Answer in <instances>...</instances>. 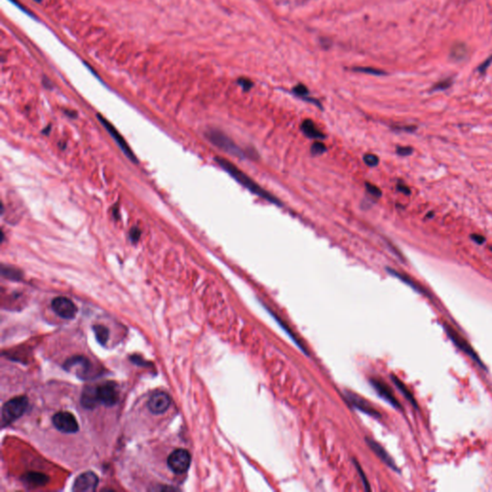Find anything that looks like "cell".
Returning <instances> with one entry per match:
<instances>
[{
	"label": "cell",
	"mask_w": 492,
	"mask_h": 492,
	"mask_svg": "<svg viewBox=\"0 0 492 492\" xmlns=\"http://www.w3.org/2000/svg\"><path fill=\"white\" fill-rule=\"evenodd\" d=\"M294 93L296 96L302 97L303 99H304V98L306 99V97H307V96L308 95V89H307V88H306L305 86H303V85H299V86L295 87V88H294Z\"/></svg>",
	"instance_id": "cell-29"
},
{
	"label": "cell",
	"mask_w": 492,
	"mask_h": 492,
	"mask_svg": "<svg viewBox=\"0 0 492 492\" xmlns=\"http://www.w3.org/2000/svg\"><path fill=\"white\" fill-rule=\"evenodd\" d=\"M22 480L32 486H43L48 483V477L40 472H29L22 476Z\"/></svg>",
	"instance_id": "cell-18"
},
{
	"label": "cell",
	"mask_w": 492,
	"mask_h": 492,
	"mask_svg": "<svg viewBox=\"0 0 492 492\" xmlns=\"http://www.w3.org/2000/svg\"><path fill=\"white\" fill-rule=\"evenodd\" d=\"M98 485V478L94 472H85L81 474L74 482V491H95Z\"/></svg>",
	"instance_id": "cell-10"
},
{
	"label": "cell",
	"mask_w": 492,
	"mask_h": 492,
	"mask_svg": "<svg viewBox=\"0 0 492 492\" xmlns=\"http://www.w3.org/2000/svg\"><path fill=\"white\" fill-rule=\"evenodd\" d=\"M367 441H368V445L370 446V448L374 451L375 454L378 455L384 463H386L388 466H390L392 470L399 472L398 467H397L396 464L394 463V461L392 460V458L389 455V453H388L385 449L382 448V446H381L379 443H377L376 441H372V440H368V439H367Z\"/></svg>",
	"instance_id": "cell-16"
},
{
	"label": "cell",
	"mask_w": 492,
	"mask_h": 492,
	"mask_svg": "<svg viewBox=\"0 0 492 492\" xmlns=\"http://www.w3.org/2000/svg\"><path fill=\"white\" fill-rule=\"evenodd\" d=\"M366 187H367V190H368V192L374 196L376 198H380L382 196V191L376 187L375 185L370 184V183H366Z\"/></svg>",
	"instance_id": "cell-28"
},
{
	"label": "cell",
	"mask_w": 492,
	"mask_h": 492,
	"mask_svg": "<svg viewBox=\"0 0 492 492\" xmlns=\"http://www.w3.org/2000/svg\"><path fill=\"white\" fill-rule=\"evenodd\" d=\"M97 118H98V120L102 123L103 126L105 127V129L109 132V134L112 136V138L116 140V142L118 143V147H120V149H121L122 152L127 156V158H128L129 160H131L132 162H138L136 157H135V155L133 154L132 150L130 149V147H128V144L126 143L124 139L120 136V134L118 133V130H117L113 125L111 124L110 122H109L107 119H105V118H103L102 116L97 115Z\"/></svg>",
	"instance_id": "cell-9"
},
{
	"label": "cell",
	"mask_w": 492,
	"mask_h": 492,
	"mask_svg": "<svg viewBox=\"0 0 492 492\" xmlns=\"http://www.w3.org/2000/svg\"><path fill=\"white\" fill-rule=\"evenodd\" d=\"M443 327H444L445 333H446V335L448 336L450 340H451L460 350H462L464 354H466L468 357H470L471 360H473L477 366H479L482 369L485 370V368H485L484 362L480 359V357L478 356L477 353L475 352V350L472 348V346H471L460 334H458L457 331H455L454 328H452L448 324H443Z\"/></svg>",
	"instance_id": "cell-3"
},
{
	"label": "cell",
	"mask_w": 492,
	"mask_h": 492,
	"mask_svg": "<svg viewBox=\"0 0 492 492\" xmlns=\"http://www.w3.org/2000/svg\"><path fill=\"white\" fill-rule=\"evenodd\" d=\"M433 216H434V212H433V211H430L429 213H427L425 218H426V220H432Z\"/></svg>",
	"instance_id": "cell-36"
},
{
	"label": "cell",
	"mask_w": 492,
	"mask_h": 492,
	"mask_svg": "<svg viewBox=\"0 0 492 492\" xmlns=\"http://www.w3.org/2000/svg\"><path fill=\"white\" fill-rule=\"evenodd\" d=\"M52 308L56 315L64 319H72L77 314V307L66 297H57L52 301Z\"/></svg>",
	"instance_id": "cell-8"
},
{
	"label": "cell",
	"mask_w": 492,
	"mask_h": 492,
	"mask_svg": "<svg viewBox=\"0 0 492 492\" xmlns=\"http://www.w3.org/2000/svg\"><path fill=\"white\" fill-rule=\"evenodd\" d=\"M27 397H15L9 400L2 408V422L4 424H10L13 421L20 418L27 410Z\"/></svg>",
	"instance_id": "cell-2"
},
{
	"label": "cell",
	"mask_w": 492,
	"mask_h": 492,
	"mask_svg": "<svg viewBox=\"0 0 492 492\" xmlns=\"http://www.w3.org/2000/svg\"><path fill=\"white\" fill-rule=\"evenodd\" d=\"M387 271L389 272L390 275H392L393 277H395L397 279L402 281L407 286L411 287V288H412L413 290H415L416 293L422 294V295L426 296V297L430 298V299L432 298V296L428 293V290H427L426 288L424 287H422L415 280L412 279L411 276H409V275H407V274H405V273H402V272L397 271L395 269L390 268V267H387Z\"/></svg>",
	"instance_id": "cell-14"
},
{
	"label": "cell",
	"mask_w": 492,
	"mask_h": 492,
	"mask_svg": "<svg viewBox=\"0 0 492 492\" xmlns=\"http://www.w3.org/2000/svg\"><path fill=\"white\" fill-rule=\"evenodd\" d=\"M191 461V455L187 450L177 449L169 455L168 465L172 472L176 474H183L189 469Z\"/></svg>",
	"instance_id": "cell-6"
},
{
	"label": "cell",
	"mask_w": 492,
	"mask_h": 492,
	"mask_svg": "<svg viewBox=\"0 0 492 492\" xmlns=\"http://www.w3.org/2000/svg\"><path fill=\"white\" fill-rule=\"evenodd\" d=\"M64 368L67 371H75L76 375L80 378H86L85 376H87L90 370V363L86 358L75 356L66 360Z\"/></svg>",
	"instance_id": "cell-11"
},
{
	"label": "cell",
	"mask_w": 492,
	"mask_h": 492,
	"mask_svg": "<svg viewBox=\"0 0 492 492\" xmlns=\"http://www.w3.org/2000/svg\"><path fill=\"white\" fill-rule=\"evenodd\" d=\"M414 152V149L413 147H396V153L397 155L401 156V157H408V156H411V155L413 154Z\"/></svg>",
	"instance_id": "cell-27"
},
{
	"label": "cell",
	"mask_w": 492,
	"mask_h": 492,
	"mask_svg": "<svg viewBox=\"0 0 492 492\" xmlns=\"http://www.w3.org/2000/svg\"><path fill=\"white\" fill-rule=\"evenodd\" d=\"M94 329V332H95V335H96V338H97L98 342L102 345H105L108 338H109V330L107 327H105L104 325H95L93 327Z\"/></svg>",
	"instance_id": "cell-21"
},
{
	"label": "cell",
	"mask_w": 492,
	"mask_h": 492,
	"mask_svg": "<svg viewBox=\"0 0 492 492\" xmlns=\"http://www.w3.org/2000/svg\"><path fill=\"white\" fill-rule=\"evenodd\" d=\"M470 240L473 243H476L478 245H483V244H485V242H486L485 236L480 235V234H471Z\"/></svg>",
	"instance_id": "cell-33"
},
{
	"label": "cell",
	"mask_w": 492,
	"mask_h": 492,
	"mask_svg": "<svg viewBox=\"0 0 492 492\" xmlns=\"http://www.w3.org/2000/svg\"><path fill=\"white\" fill-rule=\"evenodd\" d=\"M492 64V54L487 58V59L485 60L480 66H478L477 70L480 72V74H484L486 69L489 67V66Z\"/></svg>",
	"instance_id": "cell-30"
},
{
	"label": "cell",
	"mask_w": 492,
	"mask_h": 492,
	"mask_svg": "<svg viewBox=\"0 0 492 492\" xmlns=\"http://www.w3.org/2000/svg\"><path fill=\"white\" fill-rule=\"evenodd\" d=\"M301 130L309 139L322 140L325 138L323 133L317 129L316 124L311 119H306L302 122Z\"/></svg>",
	"instance_id": "cell-17"
},
{
	"label": "cell",
	"mask_w": 492,
	"mask_h": 492,
	"mask_svg": "<svg viewBox=\"0 0 492 492\" xmlns=\"http://www.w3.org/2000/svg\"><path fill=\"white\" fill-rule=\"evenodd\" d=\"M53 424L60 432L66 433H76L79 429V425L74 414L67 411L57 412L53 418Z\"/></svg>",
	"instance_id": "cell-7"
},
{
	"label": "cell",
	"mask_w": 492,
	"mask_h": 492,
	"mask_svg": "<svg viewBox=\"0 0 492 492\" xmlns=\"http://www.w3.org/2000/svg\"><path fill=\"white\" fill-rule=\"evenodd\" d=\"M346 399L350 404L352 405L353 407H355L359 411H362V412L369 414L371 416L380 417V413L378 411H375L374 409L369 405V403H368L365 399L356 395L355 393H353L351 391L346 392Z\"/></svg>",
	"instance_id": "cell-15"
},
{
	"label": "cell",
	"mask_w": 492,
	"mask_h": 492,
	"mask_svg": "<svg viewBox=\"0 0 492 492\" xmlns=\"http://www.w3.org/2000/svg\"><path fill=\"white\" fill-rule=\"evenodd\" d=\"M466 55V47L465 45L463 44H459V45H455L453 48H452V51H451V56L455 59H463V56Z\"/></svg>",
	"instance_id": "cell-23"
},
{
	"label": "cell",
	"mask_w": 492,
	"mask_h": 492,
	"mask_svg": "<svg viewBox=\"0 0 492 492\" xmlns=\"http://www.w3.org/2000/svg\"><path fill=\"white\" fill-rule=\"evenodd\" d=\"M207 138L218 148L224 150L225 152H228L230 154L235 155L238 157H243V150L239 147L235 145V142L231 140L229 137H227L224 133L218 131V130H209L206 133Z\"/></svg>",
	"instance_id": "cell-4"
},
{
	"label": "cell",
	"mask_w": 492,
	"mask_h": 492,
	"mask_svg": "<svg viewBox=\"0 0 492 492\" xmlns=\"http://www.w3.org/2000/svg\"><path fill=\"white\" fill-rule=\"evenodd\" d=\"M391 380H392V382H394V385L396 386L397 389L400 390L401 393L404 395L405 398H406L407 400H409V401L411 402V404L412 405L415 409H417L418 406H417V403H416L414 397L411 394V391L408 390V388L405 386L404 382H402V381H400L394 375L391 376Z\"/></svg>",
	"instance_id": "cell-20"
},
{
	"label": "cell",
	"mask_w": 492,
	"mask_h": 492,
	"mask_svg": "<svg viewBox=\"0 0 492 492\" xmlns=\"http://www.w3.org/2000/svg\"><path fill=\"white\" fill-rule=\"evenodd\" d=\"M453 85V78H446V79H443L441 81L435 83L433 86V88H431V92L433 93V92H441V90H446L448 89L449 88H451Z\"/></svg>",
	"instance_id": "cell-22"
},
{
	"label": "cell",
	"mask_w": 492,
	"mask_h": 492,
	"mask_svg": "<svg viewBox=\"0 0 492 492\" xmlns=\"http://www.w3.org/2000/svg\"><path fill=\"white\" fill-rule=\"evenodd\" d=\"M239 84L243 87V89L246 92V90H249L250 88H252V82L248 80V79H240L239 80Z\"/></svg>",
	"instance_id": "cell-34"
},
{
	"label": "cell",
	"mask_w": 492,
	"mask_h": 492,
	"mask_svg": "<svg viewBox=\"0 0 492 492\" xmlns=\"http://www.w3.org/2000/svg\"><path fill=\"white\" fill-rule=\"evenodd\" d=\"M95 389L98 404L112 407L118 403L119 393L118 386L115 382H105L98 387H95Z\"/></svg>",
	"instance_id": "cell-5"
},
{
	"label": "cell",
	"mask_w": 492,
	"mask_h": 492,
	"mask_svg": "<svg viewBox=\"0 0 492 492\" xmlns=\"http://www.w3.org/2000/svg\"><path fill=\"white\" fill-rule=\"evenodd\" d=\"M326 150L327 148L324 145V143L320 141L314 142V144L311 147V152L314 155L323 154L324 152H326Z\"/></svg>",
	"instance_id": "cell-25"
},
{
	"label": "cell",
	"mask_w": 492,
	"mask_h": 492,
	"mask_svg": "<svg viewBox=\"0 0 492 492\" xmlns=\"http://www.w3.org/2000/svg\"><path fill=\"white\" fill-rule=\"evenodd\" d=\"M34 1H36V2H41L42 0H34Z\"/></svg>",
	"instance_id": "cell-37"
},
{
	"label": "cell",
	"mask_w": 492,
	"mask_h": 492,
	"mask_svg": "<svg viewBox=\"0 0 492 492\" xmlns=\"http://www.w3.org/2000/svg\"><path fill=\"white\" fill-rule=\"evenodd\" d=\"M81 404L86 409H95L99 405L96 399L95 387H88L84 390L82 393Z\"/></svg>",
	"instance_id": "cell-19"
},
{
	"label": "cell",
	"mask_w": 492,
	"mask_h": 492,
	"mask_svg": "<svg viewBox=\"0 0 492 492\" xmlns=\"http://www.w3.org/2000/svg\"><path fill=\"white\" fill-rule=\"evenodd\" d=\"M2 274L9 279H19L21 277V272L10 266H2Z\"/></svg>",
	"instance_id": "cell-24"
},
{
	"label": "cell",
	"mask_w": 492,
	"mask_h": 492,
	"mask_svg": "<svg viewBox=\"0 0 492 492\" xmlns=\"http://www.w3.org/2000/svg\"><path fill=\"white\" fill-rule=\"evenodd\" d=\"M170 397L165 392H156L148 401V409L154 414H162L169 410Z\"/></svg>",
	"instance_id": "cell-12"
},
{
	"label": "cell",
	"mask_w": 492,
	"mask_h": 492,
	"mask_svg": "<svg viewBox=\"0 0 492 492\" xmlns=\"http://www.w3.org/2000/svg\"><path fill=\"white\" fill-rule=\"evenodd\" d=\"M370 382H371L372 387L374 388L376 391L378 392V394L382 397V399H385L387 402H389L395 409L401 410V408H402L401 404L398 402L396 397L394 396V394L392 393V390H390V387L387 386V384H385L380 380H376V379L371 380Z\"/></svg>",
	"instance_id": "cell-13"
},
{
	"label": "cell",
	"mask_w": 492,
	"mask_h": 492,
	"mask_svg": "<svg viewBox=\"0 0 492 492\" xmlns=\"http://www.w3.org/2000/svg\"><path fill=\"white\" fill-rule=\"evenodd\" d=\"M396 189L397 191H400L401 193H403L405 195H411V189H410L407 185L405 184V183L401 182V181H399V182L397 183Z\"/></svg>",
	"instance_id": "cell-32"
},
{
	"label": "cell",
	"mask_w": 492,
	"mask_h": 492,
	"mask_svg": "<svg viewBox=\"0 0 492 492\" xmlns=\"http://www.w3.org/2000/svg\"><path fill=\"white\" fill-rule=\"evenodd\" d=\"M417 127L414 125H408V126H398L394 127V130L398 132L413 133L416 131Z\"/></svg>",
	"instance_id": "cell-31"
},
{
	"label": "cell",
	"mask_w": 492,
	"mask_h": 492,
	"mask_svg": "<svg viewBox=\"0 0 492 492\" xmlns=\"http://www.w3.org/2000/svg\"><path fill=\"white\" fill-rule=\"evenodd\" d=\"M140 230L137 229V228H134L132 231H131V239H132L134 242H137L139 239H140Z\"/></svg>",
	"instance_id": "cell-35"
},
{
	"label": "cell",
	"mask_w": 492,
	"mask_h": 492,
	"mask_svg": "<svg viewBox=\"0 0 492 492\" xmlns=\"http://www.w3.org/2000/svg\"><path fill=\"white\" fill-rule=\"evenodd\" d=\"M363 161L368 165V167H377V166L379 165V162H380L379 158H378L376 155L371 154V153L365 155Z\"/></svg>",
	"instance_id": "cell-26"
},
{
	"label": "cell",
	"mask_w": 492,
	"mask_h": 492,
	"mask_svg": "<svg viewBox=\"0 0 492 492\" xmlns=\"http://www.w3.org/2000/svg\"><path fill=\"white\" fill-rule=\"evenodd\" d=\"M215 161L217 162V163L221 166L222 169H224L225 171H227L228 173L233 177L238 183L243 185V187H245L252 193L256 194L259 197L265 199V200L270 202L271 204H274V205H282V204H280L279 199L276 198L274 195H272L271 193H269L268 191L264 190L261 186H259L257 183H255L254 180H252L242 170L238 169L234 163L229 162L226 159L220 158V157H216Z\"/></svg>",
	"instance_id": "cell-1"
}]
</instances>
